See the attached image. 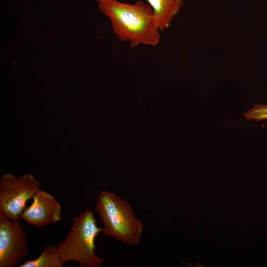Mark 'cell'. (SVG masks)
Returning a JSON list of instances; mask_svg holds the SVG:
<instances>
[{
  "label": "cell",
  "instance_id": "1",
  "mask_svg": "<svg viewBox=\"0 0 267 267\" xmlns=\"http://www.w3.org/2000/svg\"><path fill=\"white\" fill-rule=\"evenodd\" d=\"M100 10L111 23L113 32L132 48L140 44L155 46L161 39L157 21L151 6L141 0L128 3L117 0H96Z\"/></svg>",
  "mask_w": 267,
  "mask_h": 267
},
{
  "label": "cell",
  "instance_id": "2",
  "mask_svg": "<svg viewBox=\"0 0 267 267\" xmlns=\"http://www.w3.org/2000/svg\"><path fill=\"white\" fill-rule=\"evenodd\" d=\"M95 212L103 223L104 235L129 245L138 244L142 233V222L134 216V209L114 193L102 190L95 204Z\"/></svg>",
  "mask_w": 267,
  "mask_h": 267
},
{
  "label": "cell",
  "instance_id": "3",
  "mask_svg": "<svg viewBox=\"0 0 267 267\" xmlns=\"http://www.w3.org/2000/svg\"><path fill=\"white\" fill-rule=\"evenodd\" d=\"M102 228L97 226L93 212L85 210L73 217L66 238L58 245L63 263L75 261L81 267H98L105 262L95 254V239Z\"/></svg>",
  "mask_w": 267,
  "mask_h": 267
},
{
  "label": "cell",
  "instance_id": "4",
  "mask_svg": "<svg viewBox=\"0 0 267 267\" xmlns=\"http://www.w3.org/2000/svg\"><path fill=\"white\" fill-rule=\"evenodd\" d=\"M40 183L30 174L16 178L9 174L0 181V215L12 220L21 219L27 202L40 190Z\"/></svg>",
  "mask_w": 267,
  "mask_h": 267
},
{
  "label": "cell",
  "instance_id": "5",
  "mask_svg": "<svg viewBox=\"0 0 267 267\" xmlns=\"http://www.w3.org/2000/svg\"><path fill=\"white\" fill-rule=\"evenodd\" d=\"M24 229L18 220L0 215V267H16L27 255Z\"/></svg>",
  "mask_w": 267,
  "mask_h": 267
},
{
  "label": "cell",
  "instance_id": "6",
  "mask_svg": "<svg viewBox=\"0 0 267 267\" xmlns=\"http://www.w3.org/2000/svg\"><path fill=\"white\" fill-rule=\"evenodd\" d=\"M61 206L48 192L39 190L31 204L23 212L21 219L33 226L41 227L61 220Z\"/></svg>",
  "mask_w": 267,
  "mask_h": 267
},
{
  "label": "cell",
  "instance_id": "7",
  "mask_svg": "<svg viewBox=\"0 0 267 267\" xmlns=\"http://www.w3.org/2000/svg\"><path fill=\"white\" fill-rule=\"evenodd\" d=\"M152 8L161 32L168 28L182 7L183 0H146Z\"/></svg>",
  "mask_w": 267,
  "mask_h": 267
},
{
  "label": "cell",
  "instance_id": "8",
  "mask_svg": "<svg viewBox=\"0 0 267 267\" xmlns=\"http://www.w3.org/2000/svg\"><path fill=\"white\" fill-rule=\"evenodd\" d=\"M62 261L58 245L50 244L45 246L36 258L27 260L19 267H62Z\"/></svg>",
  "mask_w": 267,
  "mask_h": 267
},
{
  "label": "cell",
  "instance_id": "9",
  "mask_svg": "<svg viewBox=\"0 0 267 267\" xmlns=\"http://www.w3.org/2000/svg\"><path fill=\"white\" fill-rule=\"evenodd\" d=\"M243 115L247 120L260 121L267 120V104H255Z\"/></svg>",
  "mask_w": 267,
  "mask_h": 267
}]
</instances>
